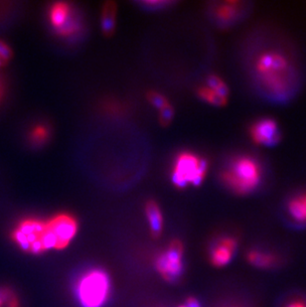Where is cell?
<instances>
[{"label": "cell", "instance_id": "cell-26", "mask_svg": "<svg viewBox=\"0 0 306 307\" xmlns=\"http://www.w3.org/2000/svg\"><path fill=\"white\" fill-rule=\"evenodd\" d=\"M1 96H2V86H1V82H0V98H1Z\"/></svg>", "mask_w": 306, "mask_h": 307}, {"label": "cell", "instance_id": "cell-12", "mask_svg": "<svg viewBox=\"0 0 306 307\" xmlns=\"http://www.w3.org/2000/svg\"><path fill=\"white\" fill-rule=\"evenodd\" d=\"M246 262L258 270H270L278 264V258L272 252L252 248L246 252Z\"/></svg>", "mask_w": 306, "mask_h": 307}, {"label": "cell", "instance_id": "cell-2", "mask_svg": "<svg viewBox=\"0 0 306 307\" xmlns=\"http://www.w3.org/2000/svg\"><path fill=\"white\" fill-rule=\"evenodd\" d=\"M264 167L252 154L234 155L221 172L222 183L238 196H246L258 191L264 182Z\"/></svg>", "mask_w": 306, "mask_h": 307}, {"label": "cell", "instance_id": "cell-17", "mask_svg": "<svg viewBox=\"0 0 306 307\" xmlns=\"http://www.w3.org/2000/svg\"><path fill=\"white\" fill-rule=\"evenodd\" d=\"M206 86L208 88H210L211 90H215L220 96L228 98V96H229V88H228L226 82L221 78L215 76V75H211L210 77L207 78V84Z\"/></svg>", "mask_w": 306, "mask_h": 307}, {"label": "cell", "instance_id": "cell-18", "mask_svg": "<svg viewBox=\"0 0 306 307\" xmlns=\"http://www.w3.org/2000/svg\"><path fill=\"white\" fill-rule=\"evenodd\" d=\"M49 136H50L49 128L46 126L39 124V126H36L32 130L30 134V138L33 144H41L47 142V140L49 138Z\"/></svg>", "mask_w": 306, "mask_h": 307}, {"label": "cell", "instance_id": "cell-8", "mask_svg": "<svg viewBox=\"0 0 306 307\" xmlns=\"http://www.w3.org/2000/svg\"><path fill=\"white\" fill-rule=\"evenodd\" d=\"M250 136L254 144L274 146L280 142L282 132L276 120L270 118L256 120L250 128Z\"/></svg>", "mask_w": 306, "mask_h": 307}, {"label": "cell", "instance_id": "cell-16", "mask_svg": "<svg viewBox=\"0 0 306 307\" xmlns=\"http://www.w3.org/2000/svg\"><path fill=\"white\" fill-rule=\"evenodd\" d=\"M198 96H199L203 100H205L206 102L211 104H214V106H224V104L227 102V100H228V98H226L220 96V94H217L215 90H211L210 88H208L207 86H204L199 88V90H198Z\"/></svg>", "mask_w": 306, "mask_h": 307}, {"label": "cell", "instance_id": "cell-6", "mask_svg": "<svg viewBox=\"0 0 306 307\" xmlns=\"http://www.w3.org/2000/svg\"><path fill=\"white\" fill-rule=\"evenodd\" d=\"M250 9V4L246 1L216 2L211 7V16L216 24L226 28L242 22L248 17Z\"/></svg>", "mask_w": 306, "mask_h": 307}, {"label": "cell", "instance_id": "cell-7", "mask_svg": "<svg viewBox=\"0 0 306 307\" xmlns=\"http://www.w3.org/2000/svg\"><path fill=\"white\" fill-rule=\"evenodd\" d=\"M183 246L179 240H173L168 250L156 260V268L169 282H176L183 272Z\"/></svg>", "mask_w": 306, "mask_h": 307}, {"label": "cell", "instance_id": "cell-13", "mask_svg": "<svg viewBox=\"0 0 306 307\" xmlns=\"http://www.w3.org/2000/svg\"><path fill=\"white\" fill-rule=\"evenodd\" d=\"M72 9L69 4L64 2L55 3L50 9V21L52 25L60 31L69 23L73 22L74 19L72 18Z\"/></svg>", "mask_w": 306, "mask_h": 307}, {"label": "cell", "instance_id": "cell-1", "mask_svg": "<svg viewBox=\"0 0 306 307\" xmlns=\"http://www.w3.org/2000/svg\"><path fill=\"white\" fill-rule=\"evenodd\" d=\"M246 66L258 94L270 102H288L302 88L300 64L294 54L280 41H258L246 54Z\"/></svg>", "mask_w": 306, "mask_h": 307}, {"label": "cell", "instance_id": "cell-27", "mask_svg": "<svg viewBox=\"0 0 306 307\" xmlns=\"http://www.w3.org/2000/svg\"><path fill=\"white\" fill-rule=\"evenodd\" d=\"M179 307H187L186 306H185V304H183V306H180Z\"/></svg>", "mask_w": 306, "mask_h": 307}, {"label": "cell", "instance_id": "cell-28", "mask_svg": "<svg viewBox=\"0 0 306 307\" xmlns=\"http://www.w3.org/2000/svg\"><path fill=\"white\" fill-rule=\"evenodd\" d=\"M230 307H238V306H230Z\"/></svg>", "mask_w": 306, "mask_h": 307}, {"label": "cell", "instance_id": "cell-25", "mask_svg": "<svg viewBox=\"0 0 306 307\" xmlns=\"http://www.w3.org/2000/svg\"><path fill=\"white\" fill-rule=\"evenodd\" d=\"M5 63H6V62H5V61H3V60H2V59H1V58H0V67H1V66H2V65H4V64H5Z\"/></svg>", "mask_w": 306, "mask_h": 307}, {"label": "cell", "instance_id": "cell-24", "mask_svg": "<svg viewBox=\"0 0 306 307\" xmlns=\"http://www.w3.org/2000/svg\"><path fill=\"white\" fill-rule=\"evenodd\" d=\"M185 306L187 307H201V304L195 298H188Z\"/></svg>", "mask_w": 306, "mask_h": 307}, {"label": "cell", "instance_id": "cell-15", "mask_svg": "<svg viewBox=\"0 0 306 307\" xmlns=\"http://www.w3.org/2000/svg\"><path fill=\"white\" fill-rule=\"evenodd\" d=\"M116 5L114 2H106L102 12V29L104 35L110 36L114 31Z\"/></svg>", "mask_w": 306, "mask_h": 307}, {"label": "cell", "instance_id": "cell-21", "mask_svg": "<svg viewBox=\"0 0 306 307\" xmlns=\"http://www.w3.org/2000/svg\"><path fill=\"white\" fill-rule=\"evenodd\" d=\"M14 294L7 288H0V307L6 306Z\"/></svg>", "mask_w": 306, "mask_h": 307}, {"label": "cell", "instance_id": "cell-20", "mask_svg": "<svg viewBox=\"0 0 306 307\" xmlns=\"http://www.w3.org/2000/svg\"><path fill=\"white\" fill-rule=\"evenodd\" d=\"M148 98L150 102L152 104L153 106H154L156 108H158L159 110H162L163 108H165L166 106L169 104L168 100H167L162 94H158V92H150L148 96Z\"/></svg>", "mask_w": 306, "mask_h": 307}, {"label": "cell", "instance_id": "cell-4", "mask_svg": "<svg viewBox=\"0 0 306 307\" xmlns=\"http://www.w3.org/2000/svg\"><path fill=\"white\" fill-rule=\"evenodd\" d=\"M208 161L195 154L184 152L180 154L175 162L172 180L179 187H186L188 184L199 186L206 177Z\"/></svg>", "mask_w": 306, "mask_h": 307}, {"label": "cell", "instance_id": "cell-22", "mask_svg": "<svg viewBox=\"0 0 306 307\" xmlns=\"http://www.w3.org/2000/svg\"><path fill=\"white\" fill-rule=\"evenodd\" d=\"M11 56H12V52L10 48L4 42L0 41V58L3 61L7 62L11 58Z\"/></svg>", "mask_w": 306, "mask_h": 307}, {"label": "cell", "instance_id": "cell-14", "mask_svg": "<svg viewBox=\"0 0 306 307\" xmlns=\"http://www.w3.org/2000/svg\"><path fill=\"white\" fill-rule=\"evenodd\" d=\"M146 213L148 216L152 234L155 238L159 236L162 232L163 219H162V214H161V211L158 205L154 201L148 202L146 206Z\"/></svg>", "mask_w": 306, "mask_h": 307}, {"label": "cell", "instance_id": "cell-19", "mask_svg": "<svg viewBox=\"0 0 306 307\" xmlns=\"http://www.w3.org/2000/svg\"><path fill=\"white\" fill-rule=\"evenodd\" d=\"M159 112H160V114H159L160 124L164 126H168L171 122V120H173L174 108L170 104H168L165 108H163L162 110H160Z\"/></svg>", "mask_w": 306, "mask_h": 307}, {"label": "cell", "instance_id": "cell-23", "mask_svg": "<svg viewBox=\"0 0 306 307\" xmlns=\"http://www.w3.org/2000/svg\"><path fill=\"white\" fill-rule=\"evenodd\" d=\"M282 307H306V300L304 298H294Z\"/></svg>", "mask_w": 306, "mask_h": 307}, {"label": "cell", "instance_id": "cell-9", "mask_svg": "<svg viewBox=\"0 0 306 307\" xmlns=\"http://www.w3.org/2000/svg\"><path fill=\"white\" fill-rule=\"evenodd\" d=\"M47 223V227L57 238V250L68 246L78 230V224L75 218L68 214H60L53 217Z\"/></svg>", "mask_w": 306, "mask_h": 307}, {"label": "cell", "instance_id": "cell-11", "mask_svg": "<svg viewBox=\"0 0 306 307\" xmlns=\"http://www.w3.org/2000/svg\"><path fill=\"white\" fill-rule=\"evenodd\" d=\"M284 212L290 223L296 227H306V190L292 194L286 200Z\"/></svg>", "mask_w": 306, "mask_h": 307}, {"label": "cell", "instance_id": "cell-3", "mask_svg": "<svg viewBox=\"0 0 306 307\" xmlns=\"http://www.w3.org/2000/svg\"><path fill=\"white\" fill-rule=\"evenodd\" d=\"M76 298L82 307H102L110 294V280L98 268L84 274L76 286Z\"/></svg>", "mask_w": 306, "mask_h": 307}, {"label": "cell", "instance_id": "cell-5", "mask_svg": "<svg viewBox=\"0 0 306 307\" xmlns=\"http://www.w3.org/2000/svg\"><path fill=\"white\" fill-rule=\"evenodd\" d=\"M46 222L37 219L22 221L12 232V238L25 252L34 254L44 252L40 238L45 230Z\"/></svg>", "mask_w": 306, "mask_h": 307}, {"label": "cell", "instance_id": "cell-10", "mask_svg": "<svg viewBox=\"0 0 306 307\" xmlns=\"http://www.w3.org/2000/svg\"><path fill=\"white\" fill-rule=\"evenodd\" d=\"M238 240L232 236H223L216 240L210 250V262L216 268H224L232 260L238 250Z\"/></svg>", "mask_w": 306, "mask_h": 307}]
</instances>
